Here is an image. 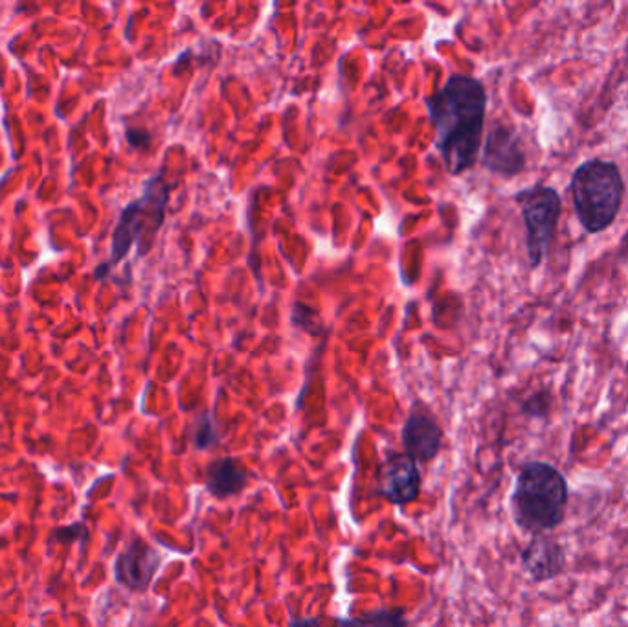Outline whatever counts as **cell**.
<instances>
[{
    "label": "cell",
    "instance_id": "1",
    "mask_svg": "<svg viewBox=\"0 0 628 627\" xmlns=\"http://www.w3.org/2000/svg\"><path fill=\"white\" fill-rule=\"evenodd\" d=\"M433 122L434 146L450 176H460L476 166L482 153L483 127L487 114V91L469 74H450L444 87L427 98Z\"/></svg>",
    "mask_w": 628,
    "mask_h": 627
},
{
    "label": "cell",
    "instance_id": "2",
    "mask_svg": "<svg viewBox=\"0 0 628 627\" xmlns=\"http://www.w3.org/2000/svg\"><path fill=\"white\" fill-rule=\"evenodd\" d=\"M568 482L551 463L528 462L516 477L511 508L516 526L526 534H546L561 525L567 515Z\"/></svg>",
    "mask_w": 628,
    "mask_h": 627
},
{
    "label": "cell",
    "instance_id": "3",
    "mask_svg": "<svg viewBox=\"0 0 628 627\" xmlns=\"http://www.w3.org/2000/svg\"><path fill=\"white\" fill-rule=\"evenodd\" d=\"M169 193L171 187L164 177V168H160L155 176L147 179L141 198L131 201L122 210L113 232L111 258L96 269V280L108 277L113 267L127 258L133 247H138V256H146L149 253L153 242L157 238V232L162 228L166 221Z\"/></svg>",
    "mask_w": 628,
    "mask_h": 627
},
{
    "label": "cell",
    "instance_id": "4",
    "mask_svg": "<svg viewBox=\"0 0 628 627\" xmlns=\"http://www.w3.org/2000/svg\"><path fill=\"white\" fill-rule=\"evenodd\" d=\"M573 210L588 234L608 231L621 212L625 179L616 163L584 160L570 179Z\"/></svg>",
    "mask_w": 628,
    "mask_h": 627
},
{
    "label": "cell",
    "instance_id": "5",
    "mask_svg": "<svg viewBox=\"0 0 628 627\" xmlns=\"http://www.w3.org/2000/svg\"><path fill=\"white\" fill-rule=\"evenodd\" d=\"M515 201L520 206L522 220L526 226L529 267L539 269L556 239L562 215L561 195L556 188L535 184L516 193Z\"/></svg>",
    "mask_w": 628,
    "mask_h": 627
},
{
    "label": "cell",
    "instance_id": "6",
    "mask_svg": "<svg viewBox=\"0 0 628 627\" xmlns=\"http://www.w3.org/2000/svg\"><path fill=\"white\" fill-rule=\"evenodd\" d=\"M423 479L417 462L406 452H390L377 479V495L393 506H406L422 495Z\"/></svg>",
    "mask_w": 628,
    "mask_h": 627
},
{
    "label": "cell",
    "instance_id": "7",
    "mask_svg": "<svg viewBox=\"0 0 628 627\" xmlns=\"http://www.w3.org/2000/svg\"><path fill=\"white\" fill-rule=\"evenodd\" d=\"M482 149V165L494 176H520L528 168V157L522 146L520 135L507 124H494L485 136Z\"/></svg>",
    "mask_w": 628,
    "mask_h": 627
},
{
    "label": "cell",
    "instance_id": "8",
    "mask_svg": "<svg viewBox=\"0 0 628 627\" xmlns=\"http://www.w3.org/2000/svg\"><path fill=\"white\" fill-rule=\"evenodd\" d=\"M404 451L419 463L433 462L444 446V429L423 405H415L401 429Z\"/></svg>",
    "mask_w": 628,
    "mask_h": 627
},
{
    "label": "cell",
    "instance_id": "9",
    "mask_svg": "<svg viewBox=\"0 0 628 627\" xmlns=\"http://www.w3.org/2000/svg\"><path fill=\"white\" fill-rule=\"evenodd\" d=\"M160 563H162V558L158 555V550L142 539H135L119 556L116 566H114V574L124 587L136 591V593H144L152 585L153 578L160 569Z\"/></svg>",
    "mask_w": 628,
    "mask_h": 627
},
{
    "label": "cell",
    "instance_id": "10",
    "mask_svg": "<svg viewBox=\"0 0 628 627\" xmlns=\"http://www.w3.org/2000/svg\"><path fill=\"white\" fill-rule=\"evenodd\" d=\"M520 560L524 571L534 582L556 580L567 567V555L561 542L546 534H539L528 542V547L522 550Z\"/></svg>",
    "mask_w": 628,
    "mask_h": 627
},
{
    "label": "cell",
    "instance_id": "11",
    "mask_svg": "<svg viewBox=\"0 0 628 627\" xmlns=\"http://www.w3.org/2000/svg\"><path fill=\"white\" fill-rule=\"evenodd\" d=\"M248 479L247 468L239 460L217 458L208 466L204 486L215 499H228L242 493L247 488Z\"/></svg>",
    "mask_w": 628,
    "mask_h": 627
},
{
    "label": "cell",
    "instance_id": "12",
    "mask_svg": "<svg viewBox=\"0 0 628 627\" xmlns=\"http://www.w3.org/2000/svg\"><path fill=\"white\" fill-rule=\"evenodd\" d=\"M403 609H377L354 618H335L333 627H406Z\"/></svg>",
    "mask_w": 628,
    "mask_h": 627
},
{
    "label": "cell",
    "instance_id": "13",
    "mask_svg": "<svg viewBox=\"0 0 628 627\" xmlns=\"http://www.w3.org/2000/svg\"><path fill=\"white\" fill-rule=\"evenodd\" d=\"M551 405H553V398H551L550 390H537L526 402L522 403V413L529 418H548Z\"/></svg>",
    "mask_w": 628,
    "mask_h": 627
},
{
    "label": "cell",
    "instance_id": "14",
    "mask_svg": "<svg viewBox=\"0 0 628 627\" xmlns=\"http://www.w3.org/2000/svg\"><path fill=\"white\" fill-rule=\"evenodd\" d=\"M193 444H195L197 449H201V451L217 444V430H215L214 419H212L210 414H204L201 418H197Z\"/></svg>",
    "mask_w": 628,
    "mask_h": 627
},
{
    "label": "cell",
    "instance_id": "15",
    "mask_svg": "<svg viewBox=\"0 0 628 627\" xmlns=\"http://www.w3.org/2000/svg\"><path fill=\"white\" fill-rule=\"evenodd\" d=\"M127 141L131 146L146 147L152 141V136L147 135L146 131L127 130Z\"/></svg>",
    "mask_w": 628,
    "mask_h": 627
}]
</instances>
